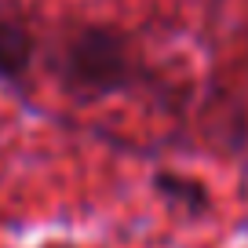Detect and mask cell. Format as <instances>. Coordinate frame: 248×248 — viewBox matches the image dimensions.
<instances>
[{
  "instance_id": "2",
  "label": "cell",
  "mask_w": 248,
  "mask_h": 248,
  "mask_svg": "<svg viewBox=\"0 0 248 248\" xmlns=\"http://www.w3.org/2000/svg\"><path fill=\"white\" fill-rule=\"evenodd\" d=\"M33 62V37L22 22L0 18V80H22Z\"/></svg>"
},
{
  "instance_id": "3",
  "label": "cell",
  "mask_w": 248,
  "mask_h": 248,
  "mask_svg": "<svg viewBox=\"0 0 248 248\" xmlns=\"http://www.w3.org/2000/svg\"><path fill=\"white\" fill-rule=\"evenodd\" d=\"M157 190H161L164 197H171V201H186V204H201L204 201L201 186L186 183V179H175V175H161L157 179Z\"/></svg>"
},
{
  "instance_id": "1",
  "label": "cell",
  "mask_w": 248,
  "mask_h": 248,
  "mask_svg": "<svg viewBox=\"0 0 248 248\" xmlns=\"http://www.w3.org/2000/svg\"><path fill=\"white\" fill-rule=\"evenodd\" d=\"M59 73L77 95H113L132 84L135 66L124 37L102 26H88L62 47Z\"/></svg>"
}]
</instances>
